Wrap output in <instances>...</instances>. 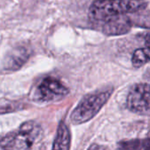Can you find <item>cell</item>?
Returning <instances> with one entry per match:
<instances>
[{"label":"cell","instance_id":"obj_1","mask_svg":"<svg viewBox=\"0 0 150 150\" xmlns=\"http://www.w3.org/2000/svg\"><path fill=\"white\" fill-rule=\"evenodd\" d=\"M148 7L146 0H94L89 10V17L93 25L105 19L135 13Z\"/></svg>","mask_w":150,"mask_h":150},{"label":"cell","instance_id":"obj_2","mask_svg":"<svg viewBox=\"0 0 150 150\" xmlns=\"http://www.w3.org/2000/svg\"><path fill=\"white\" fill-rule=\"evenodd\" d=\"M41 127L35 121H26L14 132L0 139V148L4 149H29L42 137Z\"/></svg>","mask_w":150,"mask_h":150},{"label":"cell","instance_id":"obj_3","mask_svg":"<svg viewBox=\"0 0 150 150\" xmlns=\"http://www.w3.org/2000/svg\"><path fill=\"white\" fill-rule=\"evenodd\" d=\"M112 92L113 89L110 88L87 94L72 111L70 121L74 125H80L92 120L110 99Z\"/></svg>","mask_w":150,"mask_h":150},{"label":"cell","instance_id":"obj_4","mask_svg":"<svg viewBox=\"0 0 150 150\" xmlns=\"http://www.w3.org/2000/svg\"><path fill=\"white\" fill-rule=\"evenodd\" d=\"M69 92V88L61 80L47 76L42 79L34 88L31 98L36 103H52L62 100Z\"/></svg>","mask_w":150,"mask_h":150},{"label":"cell","instance_id":"obj_5","mask_svg":"<svg viewBox=\"0 0 150 150\" xmlns=\"http://www.w3.org/2000/svg\"><path fill=\"white\" fill-rule=\"evenodd\" d=\"M127 107L136 114L149 113V84L148 83H137L131 87L127 98Z\"/></svg>","mask_w":150,"mask_h":150},{"label":"cell","instance_id":"obj_6","mask_svg":"<svg viewBox=\"0 0 150 150\" xmlns=\"http://www.w3.org/2000/svg\"><path fill=\"white\" fill-rule=\"evenodd\" d=\"M132 20L127 15L111 18L95 24L94 26L108 36H117L127 33L132 28Z\"/></svg>","mask_w":150,"mask_h":150},{"label":"cell","instance_id":"obj_7","mask_svg":"<svg viewBox=\"0 0 150 150\" xmlns=\"http://www.w3.org/2000/svg\"><path fill=\"white\" fill-rule=\"evenodd\" d=\"M30 56V51L25 47H16L5 57L4 68L8 71H14L22 67Z\"/></svg>","mask_w":150,"mask_h":150},{"label":"cell","instance_id":"obj_8","mask_svg":"<svg viewBox=\"0 0 150 150\" xmlns=\"http://www.w3.org/2000/svg\"><path fill=\"white\" fill-rule=\"evenodd\" d=\"M70 143H71V134H70L69 129L63 121H61L57 128V133H56L52 149H69Z\"/></svg>","mask_w":150,"mask_h":150},{"label":"cell","instance_id":"obj_9","mask_svg":"<svg viewBox=\"0 0 150 150\" xmlns=\"http://www.w3.org/2000/svg\"><path fill=\"white\" fill-rule=\"evenodd\" d=\"M149 62V47L136 49L132 56V64L134 68H141Z\"/></svg>","mask_w":150,"mask_h":150},{"label":"cell","instance_id":"obj_10","mask_svg":"<svg viewBox=\"0 0 150 150\" xmlns=\"http://www.w3.org/2000/svg\"><path fill=\"white\" fill-rule=\"evenodd\" d=\"M119 147L123 149H147L149 148V138L144 140H128L119 142Z\"/></svg>","mask_w":150,"mask_h":150}]
</instances>
